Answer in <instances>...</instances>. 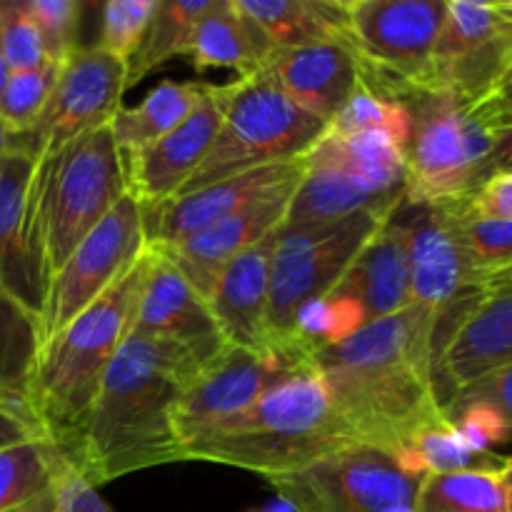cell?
<instances>
[{
    "label": "cell",
    "mask_w": 512,
    "mask_h": 512,
    "mask_svg": "<svg viewBox=\"0 0 512 512\" xmlns=\"http://www.w3.org/2000/svg\"><path fill=\"white\" fill-rule=\"evenodd\" d=\"M205 85L208 83H160L140 105L120 108L110 120L120 153H135L178 128L198 108Z\"/></svg>",
    "instance_id": "f1b7e54d"
},
{
    "label": "cell",
    "mask_w": 512,
    "mask_h": 512,
    "mask_svg": "<svg viewBox=\"0 0 512 512\" xmlns=\"http://www.w3.org/2000/svg\"><path fill=\"white\" fill-rule=\"evenodd\" d=\"M225 105H228V83L205 85L198 108L175 130L155 143L123 155L125 185L140 208L148 210L168 203L180 193L190 175L200 168L210 153L223 125Z\"/></svg>",
    "instance_id": "2e32d148"
},
{
    "label": "cell",
    "mask_w": 512,
    "mask_h": 512,
    "mask_svg": "<svg viewBox=\"0 0 512 512\" xmlns=\"http://www.w3.org/2000/svg\"><path fill=\"white\" fill-rule=\"evenodd\" d=\"M60 458L63 450L48 435L0 448V512H15L50 493Z\"/></svg>",
    "instance_id": "4dcf8cb0"
},
{
    "label": "cell",
    "mask_w": 512,
    "mask_h": 512,
    "mask_svg": "<svg viewBox=\"0 0 512 512\" xmlns=\"http://www.w3.org/2000/svg\"><path fill=\"white\" fill-rule=\"evenodd\" d=\"M398 205L363 210L333 223L280 228L270 265V355L298 360L290 355L298 313L338 288L365 243L378 233Z\"/></svg>",
    "instance_id": "ba28073f"
},
{
    "label": "cell",
    "mask_w": 512,
    "mask_h": 512,
    "mask_svg": "<svg viewBox=\"0 0 512 512\" xmlns=\"http://www.w3.org/2000/svg\"><path fill=\"white\" fill-rule=\"evenodd\" d=\"M330 125L295 105L265 73L228 83V105L215 143L180 195L220 183L248 170L308 155Z\"/></svg>",
    "instance_id": "8992f818"
},
{
    "label": "cell",
    "mask_w": 512,
    "mask_h": 512,
    "mask_svg": "<svg viewBox=\"0 0 512 512\" xmlns=\"http://www.w3.org/2000/svg\"><path fill=\"white\" fill-rule=\"evenodd\" d=\"M185 58L198 73L228 68L235 70L238 78H250L263 70V55L233 0H215L213 8L198 20Z\"/></svg>",
    "instance_id": "4316f807"
},
{
    "label": "cell",
    "mask_w": 512,
    "mask_h": 512,
    "mask_svg": "<svg viewBox=\"0 0 512 512\" xmlns=\"http://www.w3.org/2000/svg\"><path fill=\"white\" fill-rule=\"evenodd\" d=\"M348 18L368 88L388 98L430 88L445 0H348Z\"/></svg>",
    "instance_id": "9c48e42d"
},
{
    "label": "cell",
    "mask_w": 512,
    "mask_h": 512,
    "mask_svg": "<svg viewBox=\"0 0 512 512\" xmlns=\"http://www.w3.org/2000/svg\"><path fill=\"white\" fill-rule=\"evenodd\" d=\"M258 45L268 55L320 40L350 43L348 0H233ZM353 45V43H350Z\"/></svg>",
    "instance_id": "d4e9b609"
},
{
    "label": "cell",
    "mask_w": 512,
    "mask_h": 512,
    "mask_svg": "<svg viewBox=\"0 0 512 512\" xmlns=\"http://www.w3.org/2000/svg\"><path fill=\"white\" fill-rule=\"evenodd\" d=\"M355 445L358 438L335 410L318 368L300 358L285 365L240 418L185 450L183 463L230 465L270 480Z\"/></svg>",
    "instance_id": "277c9868"
},
{
    "label": "cell",
    "mask_w": 512,
    "mask_h": 512,
    "mask_svg": "<svg viewBox=\"0 0 512 512\" xmlns=\"http://www.w3.org/2000/svg\"><path fill=\"white\" fill-rule=\"evenodd\" d=\"M288 363L293 360L225 343L190 378L170 408V428L180 448V460L185 450L240 418Z\"/></svg>",
    "instance_id": "7c38bea8"
},
{
    "label": "cell",
    "mask_w": 512,
    "mask_h": 512,
    "mask_svg": "<svg viewBox=\"0 0 512 512\" xmlns=\"http://www.w3.org/2000/svg\"><path fill=\"white\" fill-rule=\"evenodd\" d=\"M13 148H15V135L10 133L3 123H0V160H3Z\"/></svg>",
    "instance_id": "f5cc1de1"
},
{
    "label": "cell",
    "mask_w": 512,
    "mask_h": 512,
    "mask_svg": "<svg viewBox=\"0 0 512 512\" xmlns=\"http://www.w3.org/2000/svg\"><path fill=\"white\" fill-rule=\"evenodd\" d=\"M150 265L153 248L145 243L123 278L53 338L35 345L25 375V403L63 453L83 430L100 383L130 335Z\"/></svg>",
    "instance_id": "3957f363"
},
{
    "label": "cell",
    "mask_w": 512,
    "mask_h": 512,
    "mask_svg": "<svg viewBox=\"0 0 512 512\" xmlns=\"http://www.w3.org/2000/svg\"><path fill=\"white\" fill-rule=\"evenodd\" d=\"M8 75H10V68H8V63H5L3 43H0V90H3V85H5V80H8Z\"/></svg>",
    "instance_id": "11a10c76"
},
{
    "label": "cell",
    "mask_w": 512,
    "mask_h": 512,
    "mask_svg": "<svg viewBox=\"0 0 512 512\" xmlns=\"http://www.w3.org/2000/svg\"><path fill=\"white\" fill-rule=\"evenodd\" d=\"M498 475H500V483L505 488V498H508V508L512 512V458H505L503 463L498 465Z\"/></svg>",
    "instance_id": "681fc988"
},
{
    "label": "cell",
    "mask_w": 512,
    "mask_h": 512,
    "mask_svg": "<svg viewBox=\"0 0 512 512\" xmlns=\"http://www.w3.org/2000/svg\"><path fill=\"white\" fill-rule=\"evenodd\" d=\"M465 108L470 110L473 118H488V115L512 110V45L488 88L473 103H465Z\"/></svg>",
    "instance_id": "ee69618b"
},
{
    "label": "cell",
    "mask_w": 512,
    "mask_h": 512,
    "mask_svg": "<svg viewBox=\"0 0 512 512\" xmlns=\"http://www.w3.org/2000/svg\"><path fill=\"white\" fill-rule=\"evenodd\" d=\"M298 185L300 183L288 185V188L268 195L260 203L228 215V218L158 250L188 278V283L200 295L208 298L215 280H218V275L223 273L230 260L238 258L250 245L260 243L273 230L283 228L285 218H288L290 200H293Z\"/></svg>",
    "instance_id": "ffe728a7"
},
{
    "label": "cell",
    "mask_w": 512,
    "mask_h": 512,
    "mask_svg": "<svg viewBox=\"0 0 512 512\" xmlns=\"http://www.w3.org/2000/svg\"><path fill=\"white\" fill-rule=\"evenodd\" d=\"M128 63L103 53L98 45L80 48L68 60L38 123L25 135H15L18 148L38 163L58 153L90 130L108 125L123 108Z\"/></svg>",
    "instance_id": "4fadbf2b"
},
{
    "label": "cell",
    "mask_w": 512,
    "mask_h": 512,
    "mask_svg": "<svg viewBox=\"0 0 512 512\" xmlns=\"http://www.w3.org/2000/svg\"><path fill=\"white\" fill-rule=\"evenodd\" d=\"M0 43L10 73L45 63L43 38L28 10V0H0Z\"/></svg>",
    "instance_id": "f35d334b"
},
{
    "label": "cell",
    "mask_w": 512,
    "mask_h": 512,
    "mask_svg": "<svg viewBox=\"0 0 512 512\" xmlns=\"http://www.w3.org/2000/svg\"><path fill=\"white\" fill-rule=\"evenodd\" d=\"M35 435H45V430L40 428L33 415L25 413V410L0 405V448L23 443V440L35 438Z\"/></svg>",
    "instance_id": "f6af8a7d"
},
{
    "label": "cell",
    "mask_w": 512,
    "mask_h": 512,
    "mask_svg": "<svg viewBox=\"0 0 512 512\" xmlns=\"http://www.w3.org/2000/svg\"><path fill=\"white\" fill-rule=\"evenodd\" d=\"M55 503H58V512H113L110 505L100 498L98 488L90 485L73 460L63 453L58 463V473H55L53 483Z\"/></svg>",
    "instance_id": "60d3db41"
},
{
    "label": "cell",
    "mask_w": 512,
    "mask_h": 512,
    "mask_svg": "<svg viewBox=\"0 0 512 512\" xmlns=\"http://www.w3.org/2000/svg\"><path fill=\"white\" fill-rule=\"evenodd\" d=\"M448 418L453 420L460 438L480 455H488L493 445L508 443L512 435L503 415L483 403H468L448 410Z\"/></svg>",
    "instance_id": "ab89813d"
},
{
    "label": "cell",
    "mask_w": 512,
    "mask_h": 512,
    "mask_svg": "<svg viewBox=\"0 0 512 512\" xmlns=\"http://www.w3.org/2000/svg\"><path fill=\"white\" fill-rule=\"evenodd\" d=\"M403 203L400 200H385L368 188L360 178H355L343 165L333 163L330 158L310 150L308 170L300 180L293 200H290L285 225H313L333 223L348 215L363 213L375 208H393Z\"/></svg>",
    "instance_id": "484cf974"
},
{
    "label": "cell",
    "mask_w": 512,
    "mask_h": 512,
    "mask_svg": "<svg viewBox=\"0 0 512 512\" xmlns=\"http://www.w3.org/2000/svg\"><path fill=\"white\" fill-rule=\"evenodd\" d=\"M403 473L413 475V478H425V475H445V473H460V470L473 468H495L498 458L493 455H480L460 438L455 430L453 420L438 428H430L420 433L418 438L410 440L405 448L390 455Z\"/></svg>",
    "instance_id": "d6a6232c"
},
{
    "label": "cell",
    "mask_w": 512,
    "mask_h": 512,
    "mask_svg": "<svg viewBox=\"0 0 512 512\" xmlns=\"http://www.w3.org/2000/svg\"><path fill=\"white\" fill-rule=\"evenodd\" d=\"M320 155L363 180L385 200L405 198V155L395 140L383 133H335L328 128L315 145Z\"/></svg>",
    "instance_id": "83f0119b"
},
{
    "label": "cell",
    "mask_w": 512,
    "mask_h": 512,
    "mask_svg": "<svg viewBox=\"0 0 512 512\" xmlns=\"http://www.w3.org/2000/svg\"><path fill=\"white\" fill-rule=\"evenodd\" d=\"M468 403H483L490 405L493 410H498L505 418V423L510 425L512 430V363L505 365V368L495 370V373L485 375L478 383L468 385L460 393H455L453 398L445 403V413L453 408H460V405Z\"/></svg>",
    "instance_id": "b9f144b4"
},
{
    "label": "cell",
    "mask_w": 512,
    "mask_h": 512,
    "mask_svg": "<svg viewBox=\"0 0 512 512\" xmlns=\"http://www.w3.org/2000/svg\"><path fill=\"white\" fill-rule=\"evenodd\" d=\"M410 115L405 143V203L440 205L465 200L485 178L493 135L448 90L395 95Z\"/></svg>",
    "instance_id": "52a82bcc"
},
{
    "label": "cell",
    "mask_w": 512,
    "mask_h": 512,
    "mask_svg": "<svg viewBox=\"0 0 512 512\" xmlns=\"http://www.w3.org/2000/svg\"><path fill=\"white\" fill-rule=\"evenodd\" d=\"M475 298L483 295H510L512 293V260L510 263L500 265V268L488 270V273L475 278Z\"/></svg>",
    "instance_id": "7dc6e473"
},
{
    "label": "cell",
    "mask_w": 512,
    "mask_h": 512,
    "mask_svg": "<svg viewBox=\"0 0 512 512\" xmlns=\"http://www.w3.org/2000/svg\"><path fill=\"white\" fill-rule=\"evenodd\" d=\"M510 45L512 3L445 0L430 90H448L473 103L495 78Z\"/></svg>",
    "instance_id": "5bb4252c"
},
{
    "label": "cell",
    "mask_w": 512,
    "mask_h": 512,
    "mask_svg": "<svg viewBox=\"0 0 512 512\" xmlns=\"http://www.w3.org/2000/svg\"><path fill=\"white\" fill-rule=\"evenodd\" d=\"M512 363V293L483 295L438 330L435 390L445 408L455 393Z\"/></svg>",
    "instance_id": "e0dca14e"
},
{
    "label": "cell",
    "mask_w": 512,
    "mask_h": 512,
    "mask_svg": "<svg viewBox=\"0 0 512 512\" xmlns=\"http://www.w3.org/2000/svg\"><path fill=\"white\" fill-rule=\"evenodd\" d=\"M493 135V150L488 160V178L498 173H512V125L488 128Z\"/></svg>",
    "instance_id": "bcb514c9"
},
{
    "label": "cell",
    "mask_w": 512,
    "mask_h": 512,
    "mask_svg": "<svg viewBox=\"0 0 512 512\" xmlns=\"http://www.w3.org/2000/svg\"><path fill=\"white\" fill-rule=\"evenodd\" d=\"M60 65L48 63L30 70H15L8 75L0 90V123L13 135H25L43 115L55 83L60 78Z\"/></svg>",
    "instance_id": "836d02e7"
},
{
    "label": "cell",
    "mask_w": 512,
    "mask_h": 512,
    "mask_svg": "<svg viewBox=\"0 0 512 512\" xmlns=\"http://www.w3.org/2000/svg\"><path fill=\"white\" fill-rule=\"evenodd\" d=\"M333 293L353 300L363 313L365 325L403 313L413 305L408 243L398 215L393 213L380 225Z\"/></svg>",
    "instance_id": "603a6c76"
},
{
    "label": "cell",
    "mask_w": 512,
    "mask_h": 512,
    "mask_svg": "<svg viewBox=\"0 0 512 512\" xmlns=\"http://www.w3.org/2000/svg\"><path fill=\"white\" fill-rule=\"evenodd\" d=\"M395 215L405 228L413 305L430 310L445 325L475 298L473 270L455 233L450 205H410L403 198Z\"/></svg>",
    "instance_id": "9a60e30c"
},
{
    "label": "cell",
    "mask_w": 512,
    "mask_h": 512,
    "mask_svg": "<svg viewBox=\"0 0 512 512\" xmlns=\"http://www.w3.org/2000/svg\"><path fill=\"white\" fill-rule=\"evenodd\" d=\"M130 333L170 343L223 340L208 298L200 295L158 248H153V265Z\"/></svg>",
    "instance_id": "7402d4cb"
},
{
    "label": "cell",
    "mask_w": 512,
    "mask_h": 512,
    "mask_svg": "<svg viewBox=\"0 0 512 512\" xmlns=\"http://www.w3.org/2000/svg\"><path fill=\"white\" fill-rule=\"evenodd\" d=\"M260 73L268 75L295 105L328 125L368 83L363 60L345 40H320L278 50L265 58Z\"/></svg>",
    "instance_id": "d6986e66"
},
{
    "label": "cell",
    "mask_w": 512,
    "mask_h": 512,
    "mask_svg": "<svg viewBox=\"0 0 512 512\" xmlns=\"http://www.w3.org/2000/svg\"><path fill=\"white\" fill-rule=\"evenodd\" d=\"M418 512H510L498 465L425 475L418 490Z\"/></svg>",
    "instance_id": "1f68e13d"
},
{
    "label": "cell",
    "mask_w": 512,
    "mask_h": 512,
    "mask_svg": "<svg viewBox=\"0 0 512 512\" xmlns=\"http://www.w3.org/2000/svg\"><path fill=\"white\" fill-rule=\"evenodd\" d=\"M0 405H5V408L25 410V413H30V408H28V403H25L23 395L10 393V390H3V388H0ZM30 415H33V413H30Z\"/></svg>",
    "instance_id": "f907efd6"
},
{
    "label": "cell",
    "mask_w": 512,
    "mask_h": 512,
    "mask_svg": "<svg viewBox=\"0 0 512 512\" xmlns=\"http://www.w3.org/2000/svg\"><path fill=\"white\" fill-rule=\"evenodd\" d=\"M158 0H108L100 18L98 48L128 63L143 43Z\"/></svg>",
    "instance_id": "8d00e7d4"
},
{
    "label": "cell",
    "mask_w": 512,
    "mask_h": 512,
    "mask_svg": "<svg viewBox=\"0 0 512 512\" xmlns=\"http://www.w3.org/2000/svg\"><path fill=\"white\" fill-rule=\"evenodd\" d=\"M15 512H58V503H55V493L50 490V493H45L43 498L33 500L30 505H25V508L15 510Z\"/></svg>",
    "instance_id": "c3c4849f"
},
{
    "label": "cell",
    "mask_w": 512,
    "mask_h": 512,
    "mask_svg": "<svg viewBox=\"0 0 512 512\" xmlns=\"http://www.w3.org/2000/svg\"><path fill=\"white\" fill-rule=\"evenodd\" d=\"M125 195L123 153L110 123L35 163L25 198V245L43 293L80 240Z\"/></svg>",
    "instance_id": "5b68a950"
},
{
    "label": "cell",
    "mask_w": 512,
    "mask_h": 512,
    "mask_svg": "<svg viewBox=\"0 0 512 512\" xmlns=\"http://www.w3.org/2000/svg\"><path fill=\"white\" fill-rule=\"evenodd\" d=\"M225 340L170 343L130 333L100 383L83 430L65 455L90 485L183 463L170 408Z\"/></svg>",
    "instance_id": "7a4b0ae2"
},
{
    "label": "cell",
    "mask_w": 512,
    "mask_h": 512,
    "mask_svg": "<svg viewBox=\"0 0 512 512\" xmlns=\"http://www.w3.org/2000/svg\"><path fill=\"white\" fill-rule=\"evenodd\" d=\"M480 123H483L485 128H500V125H512V110L488 115V118H480Z\"/></svg>",
    "instance_id": "816d5d0a"
},
{
    "label": "cell",
    "mask_w": 512,
    "mask_h": 512,
    "mask_svg": "<svg viewBox=\"0 0 512 512\" xmlns=\"http://www.w3.org/2000/svg\"><path fill=\"white\" fill-rule=\"evenodd\" d=\"M448 205H450V218H453L455 233H458L460 245H463L465 258H468L470 263V270H473V285L478 275L510 263L512 223H505V220L478 218V215L470 213L465 200H453V203Z\"/></svg>",
    "instance_id": "e575fe53"
},
{
    "label": "cell",
    "mask_w": 512,
    "mask_h": 512,
    "mask_svg": "<svg viewBox=\"0 0 512 512\" xmlns=\"http://www.w3.org/2000/svg\"><path fill=\"white\" fill-rule=\"evenodd\" d=\"M330 130L335 133H383L395 140L400 148H405L410 133V115L398 100L363 85L340 110L338 118L330 123Z\"/></svg>",
    "instance_id": "d590c367"
},
{
    "label": "cell",
    "mask_w": 512,
    "mask_h": 512,
    "mask_svg": "<svg viewBox=\"0 0 512 512\" xmlns=\"http://www.w3.org/2000/svg\"><path fill=\"white\" fill-rule=\"evenodd\" d=\"M280 228L230 260L208 295L220 335L228 345L270 355V265Z\"/></svg>",
    "instance_id": "44dd1931"
},
{
    "label": "cell",
    "mask_w": 512,
    "mask_h": 512,
    "mask_svg": "<svg viewBox=\"0 0 512 512\" xmlns=\"http://www.w3.org/2000/svg\"><path fill=\"white\" fill-rule=\"evenodd\" d=\"M213 5L215 0H158L143 43L128 60L125 90L138 85L145 75H150L175 55H185L195 25Z\"/></svg>",
    "instance_id": "f546056e"
},
{
    "label": "cell",
    "mask_w": 512,
    "mask_h": 512,
    "mask_svg": "<svg viewBox=\"0 0 512 512\" xmlns=\"http://www.w3.org/2000/svg\"><path fill=\"white\" fill-rule=\"evenodd\" d=\"M310 155V153H308ZM308 155L288 160V163H275L268 168L248 170V173L233 175L220 183L200 188L195 193L180 195V198L160 203L155 208L143 210L145 243L155 248H165L228 215L240 213L250 205L260 203L268 195L300 183L308 170Z\"/></svg>",
    "instance_id": "ac0fdd59"
},
{
    "label": "cell",
    "mask_w": 512,
    "mask_h": 512,
    "mask_svg": "<svg viewBox=\"0 0 512 512\" xmlns=\"http://www.w3.org/2000/svg\"><path fill=\"white\" fill-rule=\"evenodd\" d=\"M33 168V158L18 143L0 160V300L38 325L43 290L25 245V198Z\"/></svg>",
    "instance_id": "cb8c5ba5"
},
{
    "label": "cell",
    "mask_w": 512,
    "mask_h": 512,
    "mask_svg": "<svg viewBox=\"0 0 512 512\" xmlns=\"http://www.w3.org/2000/svg\"><path fill=\"white\" fill-rule=\"evenodd\" d=\"M250 512H295L293 508H290L288 503H285V500H275V503H270V505H265V508H258V510H250Z\"/></svg>",
    "instance_id": "db71d44e"
},
{
    "label": "cell",
    "mask_w": 512,
    "mask_h": 512,
    "mask_svg": "<svg viewBox=\"0 0 512 512\" xmlns=\"http://www.w3.org/2000/svg\"><path fill=\"white\" fill-rule=\"evenodd\" d=\"M438 330V315L410 305L310 353L360 445L395 455L425 430L450 423L435 390Z\"/></svg>",
    "instance_id": "6da1fadb"
},
{
    "label": "cell",
    "mask_w": 512,
    "mask_h": 512,
    "mask_svg": "<svg viewBox=\"0 0 512 512\" xmlns=\"http://www.w3.org/2000/svg\"><path fill=\"white\" fill-rule=\"evenodd\" d=\"M468 210L485 220H505L512 223V173H498L485 178L473 193L465 198Z\"/></svg>",
    "instance_id": "7bdbcfd3"
},
{
    "label": "cell",
    "mask_w": 512,
    "mask_h": 512,
    "mask_svg": "<svg viewBox=\"0 0 512 512\" xmlns=\"http://www.w3.org/2000/svg\"><path fill=\"white\" fill-rule=\"evenodd\" d=\"M145 248L143 208L133 195H125L70 253L43 293L38 340L53 338L90 303L100 298L115 280L128 273Z\"/></svg>",
    "instance_id": "8fae6325"
},
{
    "label": "cell",
    "mask_w": 512,
    "mask_h": 512,
    "mask_svg": "<svg viewBox=\"0 0 512 512\" xmlns=\"http://www.w3.org/2000/svg\"><path fill=\"white\" fill-rule=\"evenodd\" d=\"M28 10L43 38L45 60L65 68L80 50V5L73 0H28Z\"/></svg>",
    "instance_id": "74e56055"
},
{
    "label": "cell",
    "mask_w": 512,
    "mask_h": 512,
    "mask_svg": "<svg viewBox=\"0 0 512 512\" xmlns=\"http://www.w3.org/2000/svg\"><path fill=\"white\" fill-rule=\"evenodd\" d=\"M268 483L295 512H418L423 478L403 473L383 450L355 445Z\"/></svg>",
    "instance_id": "30bf717a"
}]
</instances>
